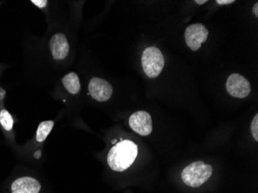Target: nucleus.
Returning <instances> with one entry per match:
<instances>
[{"mask_svg":"<svg viewBox=\"0 0 258 193\" xmlns=\"http://www.w3.org/2000/svg\"><path fill=\"white\" fill-rule=\"evenodd\" d=\"M54 126V121L53 120H45L43 122L40 123L38 128L37 130V136L36 139L40 143L44 142L47 136L50 135Z\"/></svg>","mask_w":258,"mask_h":193,"instance_id":"9b49d317","label":"nucleus"},{"mask_svg":"<svg viewBox=\"0 0 258 193\" xmlns=\"http://www.w3.org/2000/svg\"><path fill=\"white\" fill-rule=\"evenodd\" d=\"M226 88L230 95L237 98H247L251 91L250 82L240 74H232L227 78Z\"/></svg>","mask_w":258,"mask_h":193,"instance_id":"39448f33","label":"nucleus"},{"mask_svg":"<svg viewBox=\"0 0 258 193\" xmlns=\"http://www.w3.org/2000/svg\"><path fill=\"white\" fill-rule=\"evenodd\" d=\"M142 65L146 76L149 78H157L165 66V59L159 48H146L142 56Z\"/></svg>","mask_w":258,"mask_h":193,"instance_id":"7ed1b4c3","label":"nucleus"},{"mask_svg":"<svg viewBox=\"0 0 258 193\" xmlns=\"http://www.w3.org/2000/svg\"><path fill=\"white\" fill-rule=\"evenodd\" d=\"M63 87L70 94H78L81 91V82L79 77L75 72H71L63 77L62 79Z\"/></svg>","mask_w":258,"mask_h":193,"instance_id":"9d476101","label":"nucleus"},{"mask_svg":"<svg viewBox=\"0 0 258 193\" xmlns=\"http://www.w3.org/2000/svg\"><path fill=\"white\" fill-rule=\"evenodd\" d=\"M213 174V167L204 162H192L182 170V182L192 188H197L205 183Z\"/></svg>","mask_w":258,"mask_h":193,"instance_id":"f03ea898","label":"nucleus"},{"mask_svg":"<svg viewBox=\"0 0 258 193\" xmlns=\"http://www.w3.org/2000/svg\"><path fill=\"white\" fill-rule=\"evenodd\" d=\"M253 14H254L255 15H256V17H258V4H257V3H256V4H255L254 7H253Z\"/></svg>","mask_w":258,"mask_h":193,"instance_id":"dca6fc26","label":"nucleus"},{"mask_svg":"<svg viewBox=\"0 0 258 193\" xmlns=\"http://www.w3.org/2000/svg\"><path fill=\"white\" fill-rule=\"evenodd\" d=\"M0 123L2 124L3 127L7 132L13 130L14 123V118L7 110L3 109L0 111Z\"/></svg>","mask_w":258,"mask_h":193,"instance_id":"f8f14e48","label":"nucleus"},{"mask_svg":"<svg viewBox=\"0 0 258 193\" xmlns=\"http://www.w3.org/2000/svg\"><path fill=\"white\" fill-rule=\"evenodd\" d=\"M195 3H197L199 5H203V4L207 3V0H196Z\"/></svg>","mask_w":258,"mask_h":193,"instance_id":"f3484780","label":"nucleus"},{"mask_svg":"<svg viewBox=\"0 0 258 193\" xmlns=\"http://www.w3.org/2000/svg\"><path fill=\"white\" fill-rule=\"evenodd\" d=\"M138 146L131 140H121L114 145L108 154V164L115 172H123L134 163Z\"/></svg>","mask_w":258,"mask_h":193,"instance_id":"f257e3e1","label":"nucleus"},{"mask_svg":"<svg viewBox=\"0 0 258 193\" xmlns=\"http://www.w3.org/2000/svg\"><path fill=\"white\" fill-rule=\"evenodd\" d=\"M129 125L137 134L149 136L152 132V117L146 111H136L129 117Z\"/></svg>","mask_w":258,"mask_h":193,"instance_id":"423d86ee","label":"nucleus"},{"mask_svg":"<svg viewBox=\"0 0 258 193\" xmlns=\"http://www.w3.org/2000/svg\"><path fill=\"white\" fill-rule=\"evenodd\" d=\"M250 130H251L252 136H253V139H255L256 142L258 141V114H256L255 117H253V120H252L251 127H250Z\"/></svg>","mask_w":258,"mask_h":193,"instance_id":"ddd939ff","label":"nucleus"},{"mask_svg":"<svg viewBox=\"0 0 258 193\" xmlns=\"http://www.w3.org/2000/svg\"><path fill=\"white\" fill-rule=\"evenodd\" d=\"M209 32L207 27L201 23H194L185 29V39L187 46L192 51H197L206 42Z\"/></svg>","mask_w":258,"mask_h":193,"instance_id":"20e7f679","label":"nucleus"},{"mask_svg":"<svg viewBox=\"0 0 258 193\" xmlns=\"http://www.w3.org/2000/svg\"><path fill=\"white\" fill-rule=\"evenodd\" d=\"M41 184L30 176L17 178L11 185L12 193H40Z\"/></svg>","mask_w":258,"mask_h":193,"instance_id":"1a4fd4ad","label":"nucleus"},{"mask_svg":"<svg viewBox=\"0 0 258 193\" xmlns=\"http://www.w3.org/2000/svg\"><path fill=\"white\" fill-rule=\"evenodd\" d=\"M52 56L56 60L64 59L69 53L70 46L68 39L63 33H55L50 40Z\"/></svg>","mask_w":258,"mask_h":193,"instance_id":"6e6552de","label":"nucleus"},{"mask_svg":"<svg viewBox=\"0 0 258 193\" xmlns=\"http://www.w3.org/2000/svg\"><path fill=\"white\" fill-rule=\"evenodd\" d=\"M234 3V0H217V4L219 5H228Z\"/></svg>","mask_w":258,"mask_h":193,"instance_id":"2eb2a0df","label":"nucleus"},{"mask_svg":"<svg viewBox=\"0 0 258 193\" xmlns=\"http://www.w3.org/2000/svg\"><path fill=\"white\" fill-rule=\"evenodd\" d=\"M32 4L37 6L40 9H43L47 5V1H40V0H32Z\"/></svg>","mask_w":258,"mask_h":193,"instance_id":"4468645a","label":"nucleus"},{"mask_svg":"<svg viewBox=\"0 0 258 193\" xmlns=\"http://www.w3.org/2000/svg\"><path fill=\"white\" fill-rule=\"evenodd\" d=\"M90 94L99 102L107 101L112 95L113 88L110 83L102 78H93L88 84Z\"/></svg>","mask_w":258,"mask_h":193,"instance_id":"0eeeda50","label":"nucleus"}]
</instances>
